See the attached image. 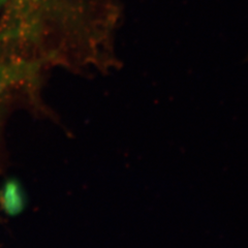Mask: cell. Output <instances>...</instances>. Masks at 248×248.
Masks as SVG:
<instances>
[{
  "label": "cell",
  "mask_w": 248,
  "mask_h": 248,
  "mask_svg": "<svg viewBox=\"0 0 248 248\" xmlns=\"http://www.w3.org/2000/svg\"><path fill=\"white\" fill-rule=\"evenodd\" d=\"M9 1H11V0H0V5H1V4H3V3H6V2H9Z\"/></svg>",
  "instance_id": "6da1fadb"
},
{
  "label": "cell",
  "mask_w": 248,
  "mask_h": 248,
  "mask_svg": "<svg viewBox=\"0 0 248 248\" xmlns=\"http://www.w3.org/2000/svg\"><path fill=\"white\" fill-rule=\"evenodd\" d=\"M4 76H5V74L3 72H0V80H2L3 78H4Z\"/></svg>",
  "instance_id": "7a4b0ae2"
}]
</instances>
